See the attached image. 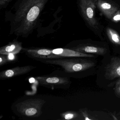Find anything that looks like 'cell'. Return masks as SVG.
<instances>
[{
    "label": "cell",
    "instance_id": "6da1fadb",
    "mask_svg": "<svg viewBox=\"0 0 120 120\" xmlns=\"http://www.w3.org/2000/svg\"><path fill=\"white\" fill-rule=\"evenodd\" d=\"M48 0H18L10 21L11 31L18 36L26 37L31 33Z\"/></svg>",
    "mask_w": 120,
    "mask_h": 120
},
{
    "label": "cell",
    "instance_id": "7a4b0ae2",
    "mask_svg": "<svg viewBox=\"0 0 120 120\" xmlns=\"http://www.w3.org/2000/svg\"><path fill=\"white\" fill-rule=\"evenodd\" d=\"M46 64L57 65L61 67L67 73H75L82 71L90 68L95 65V63L90 60L80 58L56 59L44 61Z\"/></svg>",
    "mask_w": 120,
    "mask_h": 120
},
{
    "label": "cell",
    "instance_id": "3957f363",
    "mask_svg": "<svg viewBox=\"0 0 120 120\" xmlns=\"http://www.w3.org/2000/svg\"><path fill=\"white\" fill-rule=\"evenodd\" d=\"M45 102L44 100L40 98L30 99L19 102L16 107L18 112L22 115L34 118L41 116L42 108Z\"/></svg>",
    "mask_w": 120,
    "mask_h": 120
},
{
    "label": "cell",
    "instance_id": "277c9868",
    "mask_svg": "<svg viewBox=\"0 0 120 120\" xmlns=\"http://www.w3.org/2000/svg\"><path fill=\"white\" fill-rule=\"evenodd\" d=\"M97 0H79V5L81 14L88 24L95 29H97L98 22L95 16V10Z\"/></svg>",
    "mask_w": 120,
    "mask_h": 120
},
{
    "label": "cell",
    "instance_id": "5b68a950",
    "mask_svg": "<svg viewBox=\"0 0 120 120\" xmlns=\"http://www.w3.org/2000/svg\"><path fill=\"white\" fill-rule=\"evenodd\" d=\"M35 79L41 85L47 87L66 88L71 83L67 77L57 76H38Z\"/></svg>",
    "mask_w": 120,
    "mask_h": 120
},
{
    "label": "cell",
    "instance_id": "8992f818",
    "mask_svg": "<svg viewBox=\"0 0 120 120\" xmlns=\"http://www.w3.org/2000/svg\"><path fill=\"white\" fill-rule=\"evenodd\" d=\"M105 70V76L107 79L112 80L120 77V57L112 58Z\"/></svg>",
    "mask_w": 120,
    "mask_h": 120
},
{
    "label": "cell",
    "instance_id": "52a82bcc",
    "mask_svg": "<svg viewBox=\"0 0 120 120\" xmlns=\"http://www.w3.org/2000/svg\"><path fill=\"white\" fill-rule=\"evenodd\" d=\"M35 68V67L31 66L17 67L0 72V78L2 79H7L24 75L30 72Z\"/></svg>",
    "mask_w": 120,
    "mask_h": 120
},
{
    "label": "cell",
    "instance_id": "ba28073f",
    "mask_svg": "<svg viewBox=\"0 0 120 120\" xmlns=\"http://www.w3.org/2000/svg\"><path fill=\"white\" fill-rule=\"evenodd\" d=\"M28 54L34 58L38 59H58L62 58L61 56L52 53V50L47 49H25Z\"/></svg>",
    "mask_w": 120,
    "mask_h": 120
},
{
    "label": "cell",
    "instance_id": "9c48e42d",
    "mask_svg": "<svg viewBox=\"0 0 120 120\" xmlns=\"http://www.w3.org/2000/svg\"><path fill=\"white\" fill-rule=\"evenodd\" d=\"M52 53L62 57H95L93 54L82 53L70 49L57 48L52 50Z\"/></svg>",
    "mask_w": 120,
    "mask_h": 120
},
{
    "label": "cell",
    "instance_id": "30bf717a",
    "mask_svg": "<svg viewBox=\"0 0 120 120\" xmlns=\"http://www.w3.org/2000/svg\"><path fill=\"white\" fill-rule=\"evenodd\" d=\"M97 6L108 19L112 18L118 11L117 7L103 0H97Z\"/></svg>",
    "mask_w": 120,
    "mask_h": 120
},
{
    "label": "cell",
    "instance_id": "8fae6325",
    "mask_svg": "<svg viewBox=\"0 0 120 120\" xmlns=\"http://www.w3.org/2000/svg\"><path fill=\"white\" fill-rule=\"evenodd\" d=\"M22 49V44L16 40H14L0 48V54L9 55L18 54Z\"/></svg>",
    "mask_w": 120,
    "mask_h": 120
},
{
    "label": "cell",
    "instance_id": "7c38bea8",
    "mask_svg": "<svg viewBox=\"0 0 120 120\" xmlns=\"http://www.w3.org/2000/svg\"><path fill=\"white\" fill-rule=\"evenodd\" d=\"M73 49L86 54L91 53L98 55H104L107 52L106 49L104 48L86 45H78L73 48Z\"/></svg>",
    "mask_w": 120,
    "mask_h": 120
},
{
    "label": "cell",
    "instance_id": "4fadbf2b",
    "mask_svg": "<svg viewBox=\"0 0 120 120\" xmlns=\"http://www.w3.org/2000/svg\"><path fill=\"white\" fill-rule=\"evenodd\" d=\"M107 34L110 41L115 45H120V36L118 33L110 28L107 29Z\"/></svg>",
    "mask_w": 120,
    "mask_h": 120
},
{
    "label": "cell",
    "instance_id": "5bb4252c",
    "mask_svg": "<svg viewBox=\"0 0 120 120\" xmlns=\"http://www.w3.org/2000/svg\"><path fill=\"white\" fill-rule=\"evenodd\" d=\"M62 118L65 120L75 119L79 117V114L77 112L72 111L66 112L61 114Z\"/></svg>",
    "mask_w": 120,
    "mask_h": 120
},
{
    "label": "cell",
    "instance_id": "9a60e30c",
    "mask_svg": "<svg viewBox=\"0 0 120 120\" xmlns=\"http://www.w3.org/2000/svg\"><path fill=\"white\" fill-rule=\"evenodd\" d=\"M9 61V60L7 56V55L0 54V66L6 64Z\"/></svg>",
    "mask_w": 120,
    "mask_h": 120
},
{
    "label": "cell",
    "instance_id": "2e32d148",
    "mask_svg": "<svg viewBox=\"0 0 120 120\" xmlns=\"http://www.w3.org/2000/svg\"><path fill=\"white\" fill-rule=\"evenodd\" d=\"M115 92L117 96H120V77L116 81L115 85Z\"/></svg>",
    "mask_w": 120,
    "mask_h": 120
},
{
    "label": "cell",
    "instance_id": "e0dca14e",
    "mask_svg": "<svg viewBox=\"0 0 120 120\" xmlns=\"http://www.w3.org/2000/svg\"><path fill=\"white\" fill-rule=\"evenodd\" d=\"M11 0H0V9L5 7Z\"/></svg>",
    "mask_w": 120,
    "mask_h": 120
},
{
    "label": "cell",
    "instance_id": "ac0fdd59",
    "mask_svg": "<svg viewBox=\"0 0 120 120\" xmlns=\"http://www.w3.org/2000/svg\"><path fill=\"white\" fill-rule=\"evenodd\" d=\"M113 19L114 21H118L120 20V14H118L117 15H115L113 17Z\"/></svg>",
    "mask_w": 120,
    "mask_h": 120
}]
</instances>
